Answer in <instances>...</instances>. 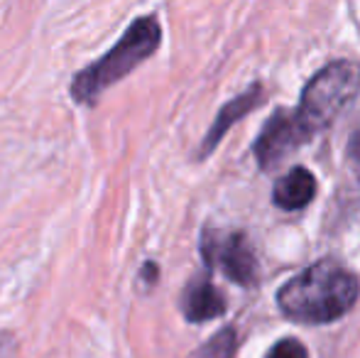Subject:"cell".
Instances as JSON below:
<instances>
[{
    "mask_svg": "<svg viewBox=\"0 0 360 358\" xmlns=\"http://www.w3.org/2000/svg\"><path fill=\"white\" fill-rule=\"evenodd\" d=\"M360 282L338 260L326 258L287 280L277 292V305L299 324H331L356 307Z\"/></svg>",
    "mask_w": 360,
    "mask_h": 358,
    "instance_id": "obj_1",
    "label": "cell"
},
{
    "mask_svg": "<svg viewBox=\"0 0 360 358\" xmlns=\"http://www.w3.org/2000/svg\"><path fill=\"white\" fill-rule=\"evenodd\" d=\"M160 44L162 25L155 15H143L133 20L123 37L113 44V49H108L101 59L74 74L72 89H69L72 98L81 106H94L105 89L125 79L133 69H138L145 59H150L160 49Z\"/></svg>",
    "mask_w": 360,
    "mask_h": 358,
    "instance_id": "obj_2",
    "label": "cell"
},
{
    "mask_svg": "<svg viewBox=\"0 0 360 358\" xmlns=\"http://www.w3.org/2000/svg\"><path fill=\"white\" fill-rule=\"evenodd\" d=\"M360 91V64L351 59H336L319 69L302 91L299 118L309 133L328 128L348 106L356 101Z\"/></svg>",
    "mask_w": 360,
    "mask_h": 358,
    "instance_id": "obj_3",
    "label": "cell"
},
{
    "mask_svg": "<svg viewBox=\"0 0 360 358\" xmlns=\"http://www.w3.org/2000/svg\"><path fill=\"white\" fill-rule=\"evenodd\" d=\"M201 255L209 270H221L231 282L240 287H255L260 277L255 250L240 231L206 229L201 234Z\"/></svg>",
    "mask_w": 360,
    "mask_h": 358,
    "instance_id": "obj_4",
    "label": "cell"
},
{
    "mask_svg": "<svg viewBox=\"0 0 360 358\" xmlns=\"http://www.w3.org/2000/svg\"><path fill=\"white\" fill-rule=\"evenodd\" d=\"M309 140H311V133L302 123L297 110L280 108L262 125L260 135H257L255 145H252V153H255L260 170L272 172L275 167H280V162H285L294 150L307 145Z\"/></svg>",
    "mask_w": 360,
    "mask_h": 358,
    "instance_id": "obj_5",
    "label": "cell"
},
{
    "mask_svg": "<svg viewBox=\"0 0 360 358\" xmlns=\"http://www.w3.org/2000/svg\"><path fill=\"white\" fill-rule=\"evenodd\" d=\"M262 103H265V89H262V84H250V87L243 91V94H238L236 98L228 101V103L218 110L216 120L211 123L209 133H206L204 143H201L199 160L209 158V155L218 148V143L223 140V135H226L228 130L238 123V120L245 118L248 113H252V110H255L257 106H262Z\"/></svg>",
    "mask_w": 360,
    "mask_h": 358,
    "instance_id": "obj_6",
    "label": "cell"
},
{
    "mask_svg": "<svg viewBox=\"0 0 360 358\" xmlns=\"http://www.w3.org/2000/svg\"><path fill=\"white\" fill-rule=\"evenodd\" d=\"M179 305H181V312H184L186 321L201 324V321H211L226 312V297H223V292L211 282L209 275H199L184 287Z\"/></svg>",
    "mask_w": 360,
    "mask_h": 358,
    "instance_id": "obj_7",
    "label": "cell"
},
{
    "mask_svg": "<svg viewBox=\"0 0 360 358\" xmlns=\"http://www.w3.org/2000/svg\"><path fill=\"white\" fill-rule=\"evenodd\" d=\"M316 194V177L307 167H292L275 181L272 201L282 211H299Z\"/></svg>",
    "mask_w": 360,
    "mask_h": 358,
    "instance_id": "obj_8",
    "label": "cell"
},
{
    "mask_svg": "<svg viewBox=\"0 0 360 358\" xmlns=\"http://www.w3.org/2000/svg\"><path fill=\"white\" fill-rule=\"evenodd\" d=\"M236 349H238L236 329L226 326V329H221L216 336H211V339L196 351V358H236Z\"/></svg>",
    "mask_w": 360,
    "mask_h": 358,
    "instance_id": "obj_9",
    "label": "cell"
},
{
    "mask_svg": "<svg viewBox=\"0 0 360 358\" xmlns=\"http://www.w3.org/2000/svg\"><path fill=\"white\" fill-rule=\"evenodd\" d=\"M265 358H309V351L299 339H282L267 351Z\"/></svg>",
    "mask_w": 360,
    "mask_h": 358,
    "instance_id": "obj_10",
    "label": "cell"
},
{
    "mask_svg": "<svg viewBox=\"0 0 360 358\" xmlns=\"http://www.w3.org/2000/svg\"><path fill=\"white\" fill-rule=\"evenodd\" d=\"M10 349H13V336L8 331H0V358L8 354Z\"/></svg>",
    "mask_w": 360,
    "mask_h": 358,
    "instance_id": "obj_11",
    "label": "cell"
},
{
    "mask_svg": "<svg viewBox=\"0 0 360 358\" xmlns=\"http://www.w3.org/2000/svg\"><path fill=\"white\" fill-rule=\"evenodd\" d=\"M143 272H145L143 277H145L147 282H155V280H157V265H155V263H145Z\"/></svg>",
    "mask_w": 360,
    "mask_h": 358,
    "instance_id": "obj_12",
    "label": "cell"
}]
</instances>
